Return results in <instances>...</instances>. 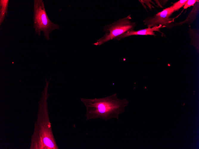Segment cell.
<instances>
[{"instance_id": "obj_1", "label": "cell", "mask_w": 199, "mask_h": 149, "mask_svg": "<svg viewBox=\"0 0 199 149\" xmlns=\"http://www.w3.org/2000/svg\"><path fill=\"white\" fill-rule=\"evenodd\" d=\"M46 84L38 102L37 118L31 137L30 149H59L53 133L48 114L47 101L49 96Z\"/></svg>"}, {"instance_id": "obj_2", "label": "cell", "mask_w": 199, "mask_h": 149, "mask_svg": "<svg viewBox=\"0 0 199 149\" xmlns=\"http://www.w3.org/2000/svg\"><path fill=\"white\" fill-rule=\"evenodd\" d=\"M115 93L109 96L92 99L81 98L86 108V120L102 119L106 121L113 118L119 119V115L125 111L129 101L118 98Z\"/></svg>"}, {"instance_id": "obj_3", "label": "cell", "mask_w": 199, "mask_h": 149, "mask_svg": "<svg viewBox=\"0 0 199 149\" xmlns=\"http://www.w3.org/2000/svg\"><path fill=\"white\" fill-rule=\"evenodd\" d=\"M33 21L35 34L40 36L42 31L47 40L50 39L49 34L52 32L60 28L59 25L54 23L49 18L42 0H34Z\"/></svg>"}, {"instance_id": "obj_4", "label": "cell", "mask_w": 199, "mask_h": 149, "mask_svg": "<svg viewBox=\"0 0 199 149\" xmlns=\"http://www.w3.org/2000/svg\"><path fill=\"white\" fill-rule=\"evenodd\" d=\"M131 15H130L105 25L103 31L105 32L104 34L93 45L100 46L109 40H114L128 31L134 30L136 24L135 22L131 21Z\"/></svg>"}, {"instance_id": "obj_5", "label": "cell", "mask_w": 199, "mask_h": 149, "mask_svg": "<svg viewBox=\"0 0 199 149\" xmlns=\"http://www.w3.org/2000/svg\"><path fill=\"white\" fill-rule=\"evenodd\" d=\"M174 12L172 6H170L153 16L147 17L143 20V22L148 27L160 26L170 29L174 27V19L170 17Z\"/></svg>"}, {"instance_id": "obj_6", "label": "cell", "mask_w": 199, "mask_h": 149, "mask_svg": "<svg viewBox=\"0 0 199 149\" xmlns=\"http://www.w3.org/2000/svg\"><path fill=\"white\" fill-rule=\"evenodd\" d=\"M164 27L163 26H156L152 27H148L147 28L140 29L136 31L134 30L128 31L116 37L114 40H120L127 37L132 35H156L154 32H160V29Z\"/></svg>"}, {"instance_id": "obj_7", "label": "cell", "mask_w": 199, "mask_h": 149, "mask_svg": "<svg viewBox=\"0 0 199 149\" xmlns=\"http://www.w3.org/2000/svg\"><path fill=\"white\" fill-rule=\"evenodd\" d=\"M199 2H196L193 9L189 13L186 19L184 21L178 23H174V26H180L184 23L190 24L194 21L198 13Z\"/></svg>"}, {"instance_id": "obj_8", "label": "cell", "mask_w": 199, "mask_h": 149, "mask_svg": "<svg viewBox=\"0 0 199 149\" xmlns=\"http://www.w3.org/2000/svg\"><path fill=\"white\" fill-rule=\"evenodd\" d=\"M9 2V0H0V26L7 15Z\"/></svg>"}, {"instance_id": "obj_9", "label": "cell", "mask_w": 199, "mask_h": 149, "mask_svg": "<svg viewBox=\"0 0 199 149\" xmlns=\"http://www.w3.org/2000/svg\"><path fill=\"white\" fill-rule=\"evenodd\" d=\"M188 32L192 43H193L194 42H196L198 45L199 30L197 29H192L189 26Z\"/></svg>"}, {"instance_id": "obj_10", "label": "cell", "mask_w": 199, "mask_h": 149, "mask_svg": "<svg viewBox=\"0 0 199 149\" xmlns=\"http://www.w3.org/2000/svg\"><path fill=\"white\" fill-rule=\"evenodd\" d=\"M187 0H180L174 3L172 6V8L175 11L178 10L184 6Z\"/></svg>"}, {"instance_id": "obj_11", "label": "cell", "mask_w": 199, "mask_h": 149, "mask_svg": "<svg viewBox=\"0 0 199 149\" xmlns=\"http://www.w3.org/2000/svg\"><path fill=\"white\" fill-rule=\"evenodd\" d=\"M197 2H199V0H187L184 7V9H186L188 7L193 6Z\"/></svg>"}]
</instances>
